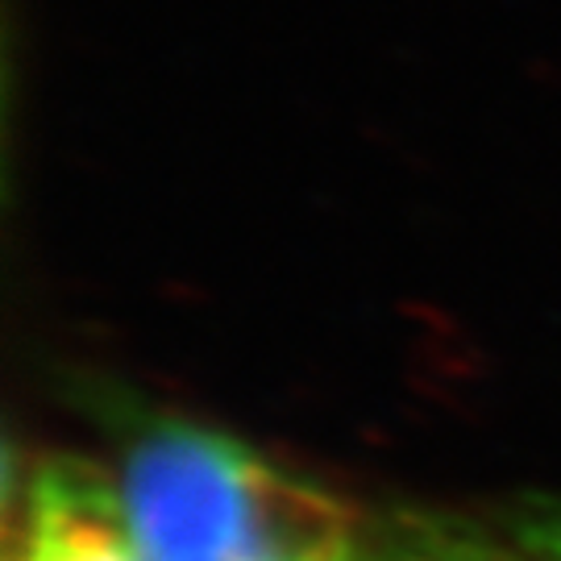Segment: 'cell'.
Masks as SVG:
<instances>
[{"mask_svg": "<svg viewBox=\"0 0 561 561\" xmlns=\"http://www.w3.org/2000/svg\"><path fill=\"white\" fill-rule=\"evenodd\" d=\"M121 507L146 561L354 558L337 500L196 424H159L129 449Z\"/></svg>", "mask_w": 561, "mask_h": 561, "instance_id": "6da1fadb", "label": "cell"}, {"mask_svg": "<svg viewBox=\"0 0 561 561\" xmlns=\"http://www.w3.org/2000/svg\"><path fill=\"white\" fill-rule=\"evenodd\" d=\"M9 561H146L113 491L76 466H50L30 486V512Z\"/></svg>", "mask_w": 561, "mask_h": 561, "instance_id": "7a4b0ae2", "label": "cell"}, {"mask_svg": "<svg viewBox=\"0 0 561 561\" xmlns=\"http://www.w3.org/2000/svg\"><path fill=\"white\" fill-rule=\"evenodd\" d=\"M362 561H533L524 549H500L454 524H403Z\"/></svg>", "mask_w": 561, "mask_h": 561, "instance_id": "3957f363", "label": "cell"}, {"mask_svg": "<svg viewBox=\"0 0 561 561\" xmlns=\"http://www.w3.org/2000/svg\"><path fill=\"white\" fill-rule=\"evenodd\" d=\"M516 541L533 561H561V500L533 503L516 524Z\"/></svg>", "mask_w": 561, "mask_h": 561, "instance_id": "277c9868", "label": "cell"}, {"mask_svg": "<svg viewBox=\"0 0 561 561\" xmlns=\"http://www.w3.org/2000/svg\"><path fill=\"white\" fill-rule=\"evenodd\" d=\"M333 561H354V558H333Z\"/></svg>", "mask_w": 561, "mask_h": 561, "instance_id": "5b68a950", "label": "cell"}]
</instances>
